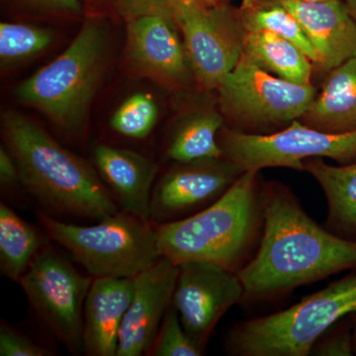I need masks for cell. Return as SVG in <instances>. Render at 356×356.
Here are the masks:
<instances>
[{"instance_id":"cell-1","label":"cell","mask_w":356,"mask_h":356,"mask_svg":"<svg viewBox=\"0 0 356 356\" xmlns=\"http://www.w3.org/2000/svg\"><path fill=\"white\" fill-rule=\"evenodd\" d=\"M264 222L259 250L238 274L242 304L274 301L296 288L356 271V242L314 221L286 185L264 181Z\"/></svg>"},{"instance_id":"cell-2","label":"cell","mask_w":356,"mask_h":356,"mask_svg":"<svg viewBox=\"0 0 356 356\" xmlns=\"http://www.w3.org/2000/svg\"><path fill=\"white\" fill-rule=\"evenodd\" d=\"M264 181L247 170L219 200L179 221L156 225L161 257L204 261L238 274L254 259L264 232Z\"/></svg>"},{"instance_id":"cell-3","label":"cell","mask_w":356,"mask_h":356,"mask_svg":"<svg viewBox=\"0 0 356 356\" xmlns=\"http://www.w3.org/2000/svg\"><path fill=\"white\" fill-rule=\"evenodd\" d=\"M2 128L22 184L47 209L97 221L118 212L97 172L43 129L14 112L3 115Z\"/></svg>"},{"instance_id":"cell-4","label":"cell","mask_w":356,"mask_h":356,"mask_svg":"<svg viewBox=\"0 0 356 356\" xmlns=\"http://www.w3.org/2000/svg\"><path fill=\"white\" fill-rule=\"evenodd\" d=\"M108 46L106 26L86 21L65 51L16 88V96L65 132H76L102 81Z\"/></svg>"},{"instance_id":"cell-5","label":"cell","mask_w":356,"mask_h":356,"mask_svg":"<svg viewBox=\"0 0 356 356\" xmlns=\"http://www.w3.org/2000/svg\"><path fill=\"white\" fill-rule=\"evenodd\" d=\"M356 311V271L286 310L236 323L225 337L234 356H309L327 329Z\"/></svg>"},{"instance_id":"cell-6","label":"cell","mask_w":356,"mask_h":356,"mask_svg":"<svg viewBox=\"0 0 356 356\" xmlns=\"http://www.w3.org/2000/svg\"><path fill=\"white\" fill-rule=\"evenodd\" d=\"M51 241L62 245L93 278H134L161 259L156 225L118 211L90 226L37 213Z\"/></svg>"},{"instance_id":"cell-7","label":"cell","mask_w":356,"mask_h":356,"mask_svg":"<svg viewBox=\"0 0 356 356\" xmlns=\"http://www.w3.org/2000/svg\"><path fill=\"white\" fill-rule=\"evenodd\" d=\"M217 89L222 111L238 126L236 131L248 134L282 130L301 118L318 95L312 84L274 76L243 54Z\"/></svg>"},{"instance_id":"cell-8","label":"cell","mask_w":356,"mask_h":356,"mask_svg":"<svg viewBox=\"0 0 356 356\" xmlns=\"http://www.w3.org/2000/svg\"><path fill=\"white\" fill-rule=\"evenodd\" d=\"M222 158L243 172L286 168L304 170V161L327 158L339 165L356 161V131L331 133L312 128L299 119L270 134L224 130L219 135Z\"/></svg>"},{"instance_id":"cell-9","label":"cell","mask_w":356,"mask_h":356,"mask_svg":"<svg viewBox=\"0 0 356 356\" xmlns=\"http://www.w3.org/2000/svg\"><path fill=\"white\" fill-rule=\"evenodd\" d=\"M92 281L49 245L18 281L42 323L74 355L83 351L84 305Z\"/></svg>"},{"instance_id":"cell-10","label":"cell","mask_w":356,"mask_h":356,"mask_svg":"<svg viewBox=\"0 0 356 356\" xmlns=\"http://www.w3.org/2000/svg\"><path fill=\"white\" fill-rule=\"evenodd\" d=\"M184 37L192 72L203 88L215 89L243 55L245 31L238 16L226 9H207L184 2L175 18Z\"/></svg>"},{"instance_id":"cell-11","label":"cell","mask_w":356,"mask_h":356,"mask_svg":"<svg viewBox=\"0 0 356 356\" xmlns=\"http://www.w3.org/2000/svg\"><path fill=\"white\" fill-rule=\"evenodd\" d=\"M243 299L238 274L209 262L179 264L172 305L185 331L204 353L218 323Z\"/></svg>"},{"instance_id":"cell-12","label":"cell","mask_w":356,"mask_h":356,"mask_svg":"<svg viewBox=\"0 0 356 356\" xmlns=\"http://www.w3.org/2000/svg\"><path fill=\"white\" fill-rule=\"evenodd\" d=\"M243 170L226 159L178 163L154 186L149 221H179L209 207L227 193Z\"/></svg>"},{"instance_id":"cell-13","label":"cell","mask_w":356,"mask_h":356,"mask_svg":"<svg viewBox=\"0 0 356 356\" xmlns=\"http://www.w3.org/2000/svg\"><path fill=\"white\" fill-rule=\"evenodd\" d=\"M179 266L161 257L138 274L132 302L122 324L116 356L147 355L172 305Z\"/></svg>"},{"instance_id":"cell-14","label":"cell","mask_w":356,"mask_h":356,"mask_svg":"<svg viewBox=\"0 0 356 356\" xmlns=\"http://www.w3.org/2000/svg\"><path fill=\"white\" fill-rule=\"evenodd\" d=\"M175 26V20L159 15L128 21L127 50L140 72L166 83H182L191 67Z\"/></svg>"},{"instance_id":"cell-15","label":"cell","mask_w":356,"mask_h":356,"mask_svg":"<svg viewBox=\"0 0 356 356\" xmlns=\"http://www.w3.org/2000/svg\"><path fill=\"white\" fill-rule=\"evenodd\" d=\"M298 20L325 72L356 55V21L343 0L304 2L280 0Z\"/></svg>"},{"instance_id":"cell-16","label":"cell","mask_w":356,"mask_h":356,"mask_svg":"<svg viewBox=\"0 0 356 356\" xmlns=\"http://www.w3.org/2000/svg\"><path fill=\"white\" fill-rule=\"evenodd\" d=\"M134 290V278H93L84 305L83 339L86 355H117L119 334Z\"/></svg>"},{"instance_id":"cell-17","label":"cell","mask_w":356,"mask_h":356,"mask_svg":"<svg viewBox=\"0 0 356 356\" xmlns=\"http://www.w3.org/2000/svg\"><path fill=\"white\" fill-rule=\"evenodd\" d=\"M98 172L122 211L149 221V207L158 166L130 149L98 145L95 149Z\"/></svg>"},{"instance_id":"cell-18","label":"cell","mask_w":356,"mask_h":356,"mask_svg":"<svg viewBox=\"0 0 356 356\" xmlns=\"http://www.w3.org/2000/svg\"><path fill=\"white\" fill-rule=\"evenodd\" d=\"M299 120L325 132L356 131V55L330 72L322 92Z\"/></svg>"},{"instance_id":"cell-19","label":"cell","mask_w":356,"mask_h":356,"mask_svg":"<svg viewBox=\"0 0 356 356\" xmlns=\"http://www.w3.org/2000/svg\"><path fill=\"white\" fill-rule=\"evenodd\" d=\"M304 170L324 192L327 205L325 228L356 242V161L336 166L322 159H310L304 161Z\"/></svg>"},{"instance_id":"cell-20","label":"cell","mask_w":356,"mask_h":356,"mask_svg":"<svg viewBox=\"0 0 356 356\" xmlns=\"http://www.w3.org/2000/svg\"><path fill=\"white\" fill-rule=\"evenodd\" d=\"M243 54L274 76L297 84H312L314 63L298 46L274 33L245 32Z\"/></svg>"},{"instance_id":"cell-21","label":"cell","mask_w":356,"mask_h":356,"mask_svg":"<svg viewBox=\"0 0 356 356\" xmlns=\"http://www.w3.org/2000/svg\"><path fill=\"white\" fill-rule=\"evenodd\" d=\"M37 229L13 208L0 204V271L8 280L19 281L43 248Z\"/></svg>"},{"instance_id":"cell-22","label":"cell","mask_w":356,"mask_h":356,"mask_svg":"<svg viewBox=\"0 0 356 356\" xmlns=\"http://www.w3.org/2000/svg\"><path fill=\"white\" fill-rule=\"evenodd\" d=\"M222 126V117L214 110L187 117L172 133L166 154L177 163L222 158L219 144Z\"/></svg>"},{"instance_id":"cell-23","label":"cell","mask_w":356,"mask_h":356,"mask_svg":"<svg viewBox=\"0 0 356 356\" xmlns=\"http://www.w3.org/2000/svg\"><path fill=\"white\" fill-rule=\"evenodd\" d=\"M238 16L245 32L274 33L298 46L317 64V54L298 20L280 0H243Z\"/></svg>"},{"instance_id":"cell-24","label":"cell","mask_w":356,"mask_h":356,"mask_svg":"<svg viewBox=\"0 0 356 356\" xmlns=\"http://www.w3.org/2000/svg\"><path fill=\"white\" fill-rule=\"evenodd\" d=\"M53 32L22 23L0 24V58L3 64L32 57L50 46Z\"/></svg>"},{"instance_id":"cell-25","label":"cell","mask_w":356,"mask_h":356,"mask_svg":"<svg viewBox=\"0 0 356 356\" xmlns=\"http://www.w3.org/2000/svg\"><path fill=\"white\" fill-rule=\"evenodd\" d=\"M159 118V108L153 96L136 93L127 98L112 116L115 132L130 139H145L153 131Z\"/></svg>"},{"instance_id":"cell-26","label":"cell","mask_w":356,"mask_h":356,"mask_svg":"<svg viewBox=\"0 0 356 356\" xmlns=\"http://www.w3.org/2000/svg\"><path fill=\"white\" fill-rule=\"evenodd\" d=\"M152 356H201L204 351L185 331L177 309L172 305L166 312L158 334L147 353Z\"/></svg>"},{"instance_id":"cell-27","label":"cell","mask_w":356,"mask_h":356,"mask_svg":"<svg viewBox=\"0 0 356 356\" xmlns=\"http://www.w3.org/2000/svg\"><path fill=\"white\" fill-rule=\"evenodd\" d=\"M353 327L350 317L339 320L324 332L312 348L310 355L351 356L355 355Z\"/></svg>"},{"instance_id":"cell-28","label":"cell","mask_w":356,"mask_h":356,"mask_svg":"<svg viewBox=\"0 0 356 356\" xmlns=\"http://www.w3.org/2000/svg\"><path fill=\"white\" fill-rule=\"evenodd\" d=\"M117 13L130 21L140 16L159 15L175 20L184 0H110Z\"/></svg>"},{"instance_id":"cell-29","label":"cell","mask_w":356,"mask_h":356,"mask_svg":"<svg viewBox=\"0 0 356 356\" xmlns=\"http://www.w3.org/2000/svg\"><path fill=\"white\" fill-rule=\"evenodd\" d=\"M51 351L40 346L2 321L0 325V355L1 356H47Z\"/></svg>"},{"instance_id":"cell-30","label":"cell","mask_w":356,"mask_h":356,"mask_svg":"<svg viewBox=\"0 0 356 356\" xmlns=\"http://www.w3.org/2000/svg\"><path fill=\"white\" fill-rule=\"evenodd\" d=\"M0 181L1 186L6 188H13L15 185L23 184L20 170L15 159L3 147L0 149Z\"/></svg>"},{"instance_id":"cell-31","label":"cell","mask_w":356,"mask_h":356,"mask_svg":"<svg viewBox=\"0 0 356 356\" xmlns=\"http://www.w3.org/2000/svg\"><path fill=\"white\" fill-rule=\"evenodd\" d=\"M33 6L47 10L65 13H81V3L79 0H28Z\"/></svg>"},{"instance_id":"cell-32","label":"cell","mask_w":356,"mask_h":356,"mask_svg":"<svg viewBox=\"0 0 356 356\" xmlns=\"http://www.w3.org/2000/svg\"><path fill=\"white\" fill-rule=\"evenodd\" d=\"M350 318L351 327H353V344H355V353L356 355V311L348 316Z\"/></svg>"},{"instance_id":"cell-33","label":"cell","mask_w":356,"mask_h":356,"mask_svg":"<svg viewBox=\"0 0 356 356\" xmlns=\"http://www.w3.org/2000/svg\"><path fill=\"white\" fill-rule=\"evenodd\" d=\"M344 3H346V7H348V10L353 17L355 18L356 21V0H343Z\"/></svg>"},{"instance_id":"cell-34","label":"cell","mask_w":356,"mask_h":356,"mask_svg":"<svg viewBox=\"0 0 356 356\" xmlns=\"http://www.w3.org/2000/svg\"><path fill=\"white\" fill-rule=\"evenodd\" d=\"M299 1H304V2H321V1H329V0H299Z\"/></svg>"},{"instance_id":"cell-35","label":"cell","mask_w":356,"mask_h":356,"mask_svg":"<svg viewBox=\"0 0 356 356\" xmlns=\"http://www.w3.org/2000/svg\"><path fill=\"white\" fill-rule=\"evenodd\" d=\"M194 1H198V0H184V2H194Z\"/></svg>"}]
</instances>
